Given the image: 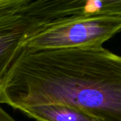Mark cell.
<instances>
[{"mask_svg": "<svg viewBox=\"0 0 121 121\" xmlns=\"http://www.w3.org/2000/svg\"><path fill=\"white\" fill-rule=\"evenodd\" d=\"M0 104L19 111L63 105L121 121V57L103 46H23L0 86Z\"/></svg>", "mask_w": 121, "mask_h": 121, "instance_id": "cell-1", "label": "cell"}, {"mask_svg": "<svg viewBox=\"0 0 121 121\" xmlns=\"http://www.w3.org/2000/svg\"><path fill=\"white\" fill-rule=\"evenodd\" d=\"M82 11L81 0H0V86L29 38Z\"/></svg>", "mask_w": 121, "mask_h": 121, "instance_id": "cell-2", "label": "cell"}, {"mask_svg": "<svg viewBox=\"0 0 121 121\" xmlns=\"http://www.w3.org/2000/svg\"><path fill=\"white\" fill-rule=\"evenodd\" d=\"M121 28V13H85L46 27L23 46L34 49L102 46Z\"/></svg>", "mask_w": 121, "mask_h": 121, "instance_id": "cell-3", "label": "cell"}, {"mask_svg": "<svg viewBox=\"0 0 121 121\" xmlns=\"http://www.w3.org/2000/svg\"><path fill=\"white\" fill-rule=\"evenodd\" d=\"M38 121H104L88 112L63 105H45L21 111Z\"/></svg>", "mask_w": 121, "mask_h": 121, "instance_id": "cell-4", "label": "cell"}, {"mask_svg": "<svg viewBox=\"0 0 121 121\" xmlns=\"http://www.w3.org/2000/svg\"><path fill=\"white\" fill-rule=\"evenodd\" d=\"M0 121H16L0 106Z\"/></svg>", "mask_w": 121, "mask_h": 121, "instance_id": "cell-5", "label": "cell"}]
</instances>
